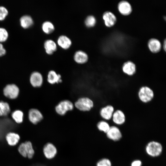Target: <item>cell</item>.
Returning a JSON list of instances; mask_svg holds the SVG:
<instances>
[{
    "instance_id": "obj_1",
    "label": "cell",
    "mask_w": 166,
    "mask_h": 166,
    "mask_svg": "<svg viewBox=\"0 0 166 166\" xmlns=\"http://www.w3.org/2000/svg\"><path fill=\"white\" fill-rule=\"evenodd\" d=\"M74 105V106L78 110L86 112L91 110L94 106V103L90 98L83 97L79 98Z\"/></svg>"
},
{
    "instance_id": "obj_2",
    "label": "cell",
    "mask_w": 166,
    "mask_h": 166,
    "mask_svg": "<svg viewBox=\"0 0 166 166\" xmlns=\"http://www.w3.org/2000/svg\"><path fill=\"white\" fill-rule=\"evenodd\" d=\"M163 150L162 145L160 143L156 141H151L148 142L145 147V151L149 156L157 157L160 155Z\"/></svg>"
},
{
    "instance_id": "obj_3",
    "label": "cell",
    "mask_w": 166,
    "mask_h": 166,
    "mask_svg": "<svg viewBox=\"0 0 166 166\" xmlns=\"http://www.w3.org/2000/svg\"><path fill=\"white\" fill-rule=\"evenodd\" d=\"M140 100L143 103H146L151 101L154 97L153 90L147 86H143L139 89L138 93Z\"/></svg>"
},
{
    "instance_id": "obj_4",
    "label": "cell",
    "mask_w": 166,
    "mask_h": 166,
    "mask_svg": "<svg viewBox=\"0 0 166 166\" xmlns=\"http://www.w3.org/2000/svg\"><path fill=\"white\" fill-rule=\"evenodd\" d=\"M74 105L70 101L65 100L61 101L55 106L56 113L61 116L64 115L69 111L73 110Z\"/></svg>"
},
{
    "instance_id": "obj_5",
    "label": "cell",
    "mask_w": 166,
    "mask_h": 166,
    "mask_svg": "<svg viewBox=\"0 0 166 166\" xmlns=\"http://www.w3.org/2000/svg\"><path fill=\"white\" fill-rule=\"evenodd\" d=\"M3 91L5 97L10 99H14L18 97L19 90L18 87L15 84H10L5 86Z\"/></svg>"
},
{
    "instance_id": "obj_6",
    "label": "cell",
    "mask_w": 166,
    "mask_h": 166,
    "mask_svg": "<svg viewBox=\"0 0 166 166\" xmlns=\"http://www.w3.org/2000/svg\"><path fill=\"white\" fill-rule=\"evenodd\" d=\"M30 82L33 87L40 88L42 86L43 83V76L40 72L34 71L30 75Z\"/></svg>"
},
{
    "instance_id": "obj_7",
    "label": "cell",
    "mask_w": 166,
    "mask_h": 166,
    "mask_svg": "<svg viewBox=\"0 0 166 166\" xmlns=\"http://www.w3.org/2000/svg\"><path fill=\"white\" fill-rule=\"evenodd\" d=\"M28 118L29 121L32 124L36 125L43 120V116L41 111L38 109L32 108L28 111Z\"/></svg>"
},
{
    "instance_id": "obj_8",
    "label": "cell",
    "mask_w": 166,
    "mask_h": 166,
    "mask_svg": "<svg viewBox=\"0 0 166 166\" xmlns=\"http://www.w3.org/2000/svg\"><path fill=\"white\" fill-rule=\"evenodd\" d=\"M106 134L108 138L114 141L120 140L122 137V134L120 130L116 126H110Z\"/></svg>"
},
{
    "instance_id": "obj_9",
    "label": "cell",
    "mask_w": 166,
    "mask_h": 166,
    "mask_svg": "<svg viewBox=\"0 0 166 166\" xmlns=\"http://www.w3.org/2000/svg\"><path fill=\"white\" fill-rule=\"evenodd\" d=\"M114 112V107L111 105H108L101 109L100 114L103 119L106 120H109L112 119Z\"/></svg>"
},
{
    "instance_id": "obj_10",
    "label": "cell",
    "mask_w": 166,
    "mask_h": 166,
    "mask_svg": "<svg viewBox=\"0 0 166 166\" xmlns=\"http://www.w3.org/2000/svg\"><path fill=\"white\" fill-rule=\"evenodd\" d=\"M102 18L106 26L111 27L116 23L117 18L115 15L109 11L105 12L103 14Z\"/></svg>"
},
{
    "instance_id": "obj_11",
    "label": "cell",
    "mask_w": 166,
    "mask_h": 166,
    "mask_svg": "<svg viewBox=\"0 0 166 166\" xmlns=\"http://www.w3.org/2000/svg\"><path fill=\"white\" fill-rule=\"evenodd\" d=\"M118 9L119 12L124 15L129 14L132 10L131 4L125 0L121 1L118 3Z\"/></svg>"
},
{
    "instance_id": "obj_12",
    "label": "cell",
    "mask_w": 166,
    "mask_h": 166,
    "mask_svg": "<svg viewBox=\"0 0 166 166\" xmlns=\"http://www.w3.org/2000/svg\"><path fill=\"white\" fill-rule=\"evenodd\" d=\"M112 119L115 124L118 125L123 124L125 123L126 120L124 113L120 109L114 111Z\"/></svg>"
},
{
    "instance_id": "obj_13",
    "label": "cell",
    "mask_w": 166,
    "mask_h": 166,
    "mask_svg": "<svg viewBox=\"0 0 166 166\" xmlns=\"http://www.w3.org/2000/svg\"><path fill=\"white\" fill-rule=\"evenodd\" d=\"M122 70L125 74L129 76H132L133 75L136 71V65L132 61H128L123 64Z\"/></svg>"
},
{
    "instance_id": "obj_14",
    "label": "cell",
    "mask_w": 166,
    "mask_h": 166,
    "mask_svg": "<svg viewBox=\"0 0 166 166\" xmlns=\"http://www.w3.org/2000/svg\"><path fill=\"white\" fill-rule=\"evenodd\" d=\"M43 152L45 157L49 159L53 158L57 153L55 147L52 144L48 143L45 145Z\"/></svg>"
},
{
    "instance_id": "obj_15",
    "label": "cell",
    "mask_w": 166,
    "mask_h": 166,
    "mask_svg": "<svg viewBox=\"0 0 166 166\" xmlns=\"http://www.w3.org/2000/svg\"><path fill=\"white\" fill-rule=\"evenodd\" d=\"M73 59L77 63L83 64L88 61L89 57L85 52L83 50H78L76 51L74 54Z\"/></svg>"
},
{
    "instance_id": "obj_16",
    "label": "cell",
    "mask_w": 166,
    "mask_h": 166,
    "mask_svg": "<svg viewBox=\"0 0 166 166\" xmlns=\"http://www.w3.org/2000/svg\"><path fill=\"white\" fill-rule=\"evenodd\" d=\"M47 80L49 83L52 85L62 82L61 75L53 70H51L48 72Z\"/></svg>"
},
{
    "instance_id": "obj_17",
    "label": "cell",
    "mask_w": 166,
    "mask_h": 166,
    "mask_svg": "<svg viewBox=\"0 0 166 166\" xmlns=\"http://www.w3.org/2000/svg\"><path fill=\"white\" fill-rule=\"evenodd\" d=\"M57 42L59 46L65 49L70 48L72 44L70 38L67 36L63 35H61L58 37Z\"/></svg>"
},
{
    "instance_id": "obj_18",
    "label": "cell",
    "mask_w": 166,
    "mask_h": 166,
    "mask_svg": "<svg viewBox=\"0 0 166 166\" xmlns=\"http://www.w3.org/2000/svg\"><path fill=\"white\" fill-rule=\"evenodd\" d=\"M148 46L151 52L156 53L160 51L161 48V44L160 41L157 39H150L148 43Z\"/></svg>"
},
{
    "instance_id": "obj_19",
    "label": "cell",
    "mask_w": 166,
    "mask_h": 166,
    "mask_svg": "<svg viewBox=\"0 0 166 166\" xmlns=\"http://www.w3.org/2000/svg\"><path fill=\"white\" fill-rule=\"evenodd\" d=\"M44 47L46 53L49 55L53 54L57 48V44L53 40L51 39H47L45 41Z\"/></svg>"
},
{
    "instance_id": "obj_20",
    "label": "cell",
    "mask_w": 166,
    "mask_h": 166,
    "mask_svg": "<svg viewBox=\"0 0 166 166\" xmlns=\"http://www.w3.org/2000/svg\"><path fill=\"white\" fill-rule=\"evenodd\" d=\"M6 138L9 145L13 146L16 145L18 143L20 137L17 133L10 132L6 134Z\"/></svg>"
},
{
    "instance_id": "obj_21",
    "label": "cell",
    "mask_w": 166,
    "mask_h": 166,
    "mask_svg": "<svg viewBox=\"0 0 166 166\" xmlns=\"http://www.w3.org/2000/svg\"><path fill=\"white\" fill-rule=\"evenodd\" d=\"M11 110L8 103L2 101H0V117L11 115Z\"/></svg>"
},
{
    "instance_id": "obj_22",
    "label": "cell",
    "mask_w": 166,
    "mask_h": 166,
    "mask_svg": "<svg viewBox=\"0 0 166 166\" xmlns=\"http://www.w3.org/2000/svg\"><path fill=\"white\" fill-rule=\"evenodd\" d=\"M11 117L14 121L17 124L22 123L23 120L24 114L21 110H17L12 112Z\"/></svg>"
},
{
    "instance_id": "obj_23",
    "label": "cell",
    "mask_w": 166,
    "mask_h": 166,
    "mask_svg": "<svg viewBox=\"0 0 166 166\" xmlns=\"http://www.w3.org/2000/svg\"><path fill=\"white\" fill-rule=\"evenodd\" d=\"M20 25L25 29L28 28L32 25L33 21L30 16L25 15L22 16L20 20Z\"/></svg>"
},
{
    "instance_id": "obj_24",
    "label": "cell",
    "mask_w": 166,
    "mask_h": 166,
    "mask_svg": "<svg viewBox=\"0 0 166 166\" xmlns=\"http://www.w3.org/2000/svg\"><path fill=\"white\" fill-rule=\"evenodd\" d=\"M42 27L43 31L47 34H51L55 30L54 25L51 22L49 21L44 22L42 25Z\"/></svg>"
},
{
    "instance_id": "obj_25",
    "label": "cell",
    "mask_w": 166,
    "mask_h": 166,
    "mask_svg": "<svg viewBox=\"0 0 166 166\" xmlns=\"http://www.w3.org/2000/svg\"><path fill=\"white\" fill-rule=\"evenodd\" d=\"M24 143L26 146L27 157L29 159H31L33 157L34 153L32 144L30 141H26Z\"/></svg>"
},
{
    "instance_id": "obj_26",
    "label": "cell",
    "mask_w": 166,
    "mask_h": 166,
    "mask_svg": "<svg viewBox=\"0 0 166 166\" xmlns=\"http://www.w3.org/2000/svg\"><path fill=\"white\" fill-rule=\"evenodd\" d=\"M97 127L99 130L106 133L108 132L110 127L108 122L104 121L99 122L97 124Z\"/></svg>"
},
{
    "instance_id": "obj_27",
    "label": "cell",
    "mask_w": 166,
    "mask_h": 166,
    "mask_svg": "<svg viewBox=\"0 0 166 166\" xmlns=\"http://www.w3.org/2000/svg\"><path fill=\"white\" fill-rule=\"evenodd\" d=\"M96 23V18L93 15H89L87 16L85 21V25L88 27H91L94 26Z\"/></svg>"
},
{
    "instance_id": "obj_28",
    "label": "cell",
    "mask_w": 166,
    "mask_h": 166,
    "mask_svg": "<svg viewBox=\"0 0 166 166\" xmlns=\"http://www.w3.org/2000/svg\"><path fill=\"white\" fill-rule=\"evenodd\" d=\"M8 37V34L5 28L0 27V42H5Z\"/></svg>"
},
{
    "instance_id": "obj_29",
    "label": "cell",
    "mask_w": 166,
    "mask_h": 166,
    "mask_svg": "<svg viewBox=\"0 0 166 166\" xmlns=\"http://www.w3.org/2000/svg\"><path fill=\"white\" fill-rule=\"evenodd\" d=\"M110 160L107 158H103L100 160L97 163V166H111Z\"/></svg>"
},
{
    "instance_id": "obj_30",
    "label": "cell",
    "mask_w": 166,
    "mask_h": 166,
    "mask_svg": "<svg viewBox=\"0 0 166 166\" xmlns=\"http://www.w3.org/2000/svg\"><path fill=\"white\" fill-rule=\"evenodd\" d=\"M18 151L20 154L23 157H27L26 146L25 143H22L18 147Z\"/></svg>"
},
{
    "instance_id": "obj_31",
    "label": "cell",
    "mask_w": 166,
    "mask_h": 166,
    "mask_svg": "<svg viewBox=\"0 0 166 166\" xmlns=\"http://www.w3.org/2000/svg\"><path fill=\"white\" fill-rule=\"evenodd\" d=\"M8 11L5 7L0 6V20H4L8 14Z\"/></svg>"
},
{
    "instance_id": "obj_32",
    "label": "cell",
    "mask_w": 166,
    "mask_h": 166,
    "mask_svg": "<svg viewBox=\"0 0 166 166\" xmlns=\"http://www.w3.org/2000/svg\"><path fill=\"white\" fill-rule=\"evenodd\" d=\"M141 161L139 160H136L132 161L131 164V166H141Z\"/></svg>"
},
{
    "instance_id": "obj_33",
    "label": "cell",
    "mask_w": 166,
    "mask_h": 166,
    "mask_svg": "<svg viewBox=\"0 0 166 166\" xmlns=\"http://www.w3.org/2000/svg\"><path fill=\"white\" fill-rule=\"evenodd\" d=\"M6 53V50L3 45L0 43V57L3 56Z\"/></svg>"
},
{
    "instance_id": "obj_34",
    "label": "cell",
    "mask_w": 166,
    "mask_h": 166,
    "mask_svg": "<svg viewBox=\"0 0 166 166\" xmlns=\"http://www.w3.org/2000/svg\"><path fill=\"white\" fill-rule=\"evenodd\" d=\"M166 39H165L164 41V43H163V48H164V51H166Z\"/></svg>"
}]
</instances>
